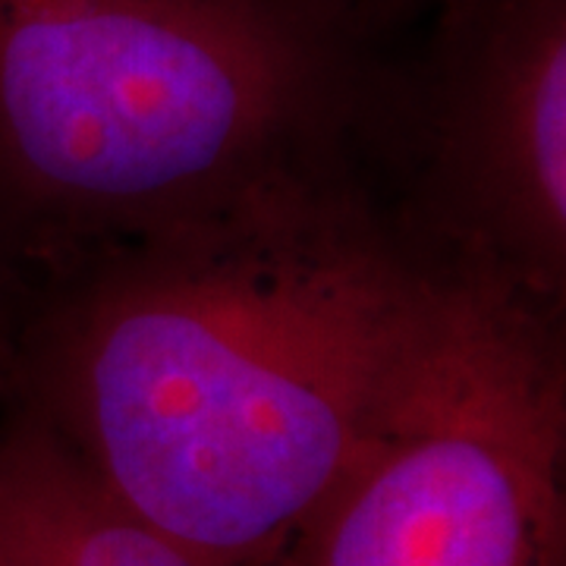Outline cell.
Here are the masks:
<instances>
[{
  "instance_id": "obj_1",
  "label": "cell",
  "mask_w": 566,
  "mask_h": 566,
  "mask_svg": "<svg viewBox=\"0 0 566 566\" xmlns=\"http://www.w3.org/2000/svg\"><path fill=\"white\" fill-rule=\"evenodd\" d=\"M434 262L363 170L32 283L3 397L214 566H274L363 438Z\"/></svg>"
},
{
  "instance_id": "obj_5",
  "label": "cell",
  "mask_w": 566,
  "mask_h": 566,
  "mask_svg": "<svg viewBox=\"0 0 566 566\" xmlns=\"http://www.w3.org/2000/svg\"><path fill=\"white\" fill-rule=\"evenodd\" d=\"M0 566H214L142 520L29 406L0 397Z\"/></svg>"
},
{
  "instance_id": "obj_3",
  "label": "cell",
  "mask_w": 566,
  "mask_h": 566,
  "mask_svg": "<svg viewBox=\"0 0 566 566\" xmlns=\"http://www.w3.org/2000/svg\"><path fill=\"white\" fill-rule=\"evenodd\" d=\"M274 566H566V308L434 262L359 444Z\"/></svg>"
},
{
  "instance_id": "obj_4",
  "label": "cell",
  "mask_w": 566,
  "mask_h": 566,
  "mask_svg": "<svg viewBox=\"0 0 566 566\" xmlns=\"http://www.w3.org/2000/svg\"><path fill=\"white\" fill-rule=\"evenodd\" d=\"M390 205L434 262L566 308V0H457L397 63Z\"/></svg>"
},
{
  "instance_id": "obj_2",
  "label": "cell",
  "mask_w": 566,
  "mask_h": 566,
  "mask_svg": "<svg viewBox=\"0 0 566 566\" xmlns=\"http://www.w3.org/2000/svg\"><path fill=\"white\" fill-rule=\"evenodd\" d=\"M346 0H0V252L25 283L387 145Z\"/></svg>"
},
{
  "instance_id": "obj_6",
  "label": "cell",
  "mask_w": 566,
  "mask_h": 566,
  "mask_svg": "<svg viewBox=\"0 0 566 566\" xmlns=\"http://www.w3.org/2000/svg\"><path fill=\"white\" fill-rule=\"evenodd\" d=\"M447 3H457V0H346L359 32L378 48L394 32H400L412 22L434 17Z\"/></svg>"
},
{
  "instance_id": "obj_7",
  "label": "cell",
  "mask_w": 566,
  "mask_h": 566,
  "mask_svg": "<svg viewBox=\"0 0 566 566\" xmlns=\"http://www.w3.org/2000/svg\"><path fill=\"white\" fill-rule=\"evenodd\" d=\"M25 296H29V283L10 264V259L0 252V397H3L7 381H10L13 346H17V331H20Z\"/></svg>"
}]
</instances>
